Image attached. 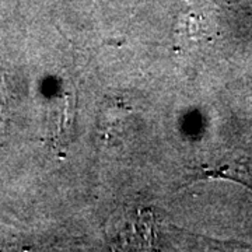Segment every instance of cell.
<instances>
[{
  "label": "cell",
  "instance_id": "cell-1",
  "mask_svg": "<svg viewBox=\"0 0 252 252\" xmlns=\"http://www.w3.org/2000/svg\"><path fill=\"white\" fill-rule=\"evenodd\" d=\"M209 175L237 181L252 189V157H241L234 161L223 164L217 168L210 170Z\"/></svg>",
  "mask_w": 252,
  "mask_h": 252
},
{
  "label": "cell",
  "instance_id": "cell-2",
  "mask_svg": "<svg viewBox=\"0 0 252 252\" xmlns=\"http://www.w3.org/2000/svg\"><path fill=\"white\" fill-rule=\"evenodd\" d=\"M6 108H7V91H6V84H4V80L0 74V118L3 117L6 112Z\"/></svg>",
  "mask_w": 252,
  "mask_h": 252
}]
</instances>
